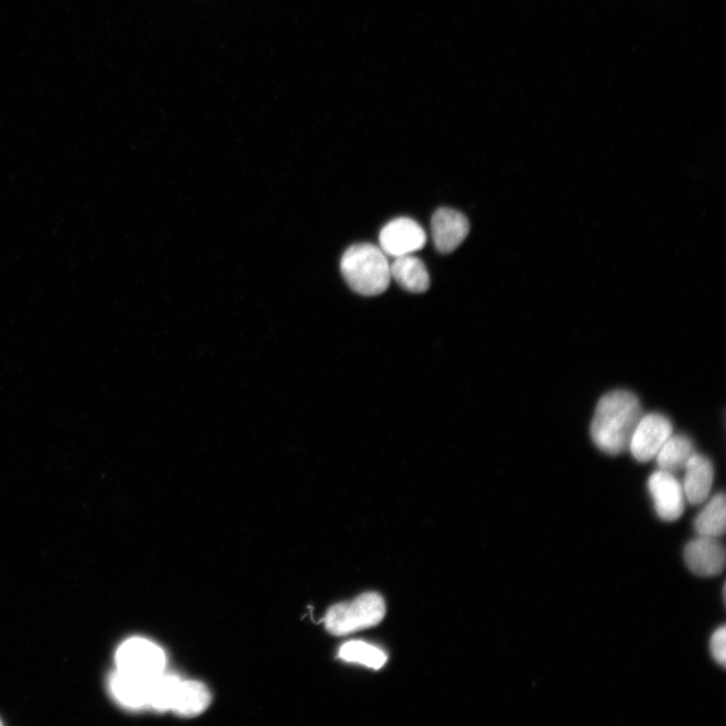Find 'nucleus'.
<instances>
[{
    "mask_svg": "<svg viewBox=\"0 0 726 726\" xmlns=\"http://www.w3.org/2000/svg\"><path fill=\"white\" fill-rule=\"evenodd\" d=\"M683 492L689 504L697 506L704 503L711 492L714 469L711 461L695 453L685 466Z\"/></svg>",
    "mask_w": 726,
    "mask_h": 726,
    "instance_id": "nucleus-10",
    "label": "nucleus"
},
{
    "mask_svg": "<svg viewBox=\"0 0 726 726\" xmlns=\"http://www.w3.org/2000/svg\"><path fill=\"white\" fill-rule=\"evenodd\" d=\"M710 651L713 659L721 666L726 665V629L716 630L710 640Z\"/></svg>",
    "mask_w": 726,
    "mask_h": 726,
    "instance_id": "nucleus-18",
    "label": "nucleus"
},
{
    "mask_svg": "<svg viewBox=\"0 0 726 726\" xmlns=\"http://www.w3.org/2000/svg\"><path fill=\"white\" fill-rule=\"evenodd\" d=\"M643 417L637 396L619 390L603 396L592 419L590 434L604 453L619 455L629 449L633 433Z\"/></svg>",
    "mask_w": 726,
    "mask_h": 726,
    "instance_id": "nucleus-1",
    "label": "nucleus"
},
{
    "mask_svg": "<svg viewBox=\"0 0 726 726\" xmlns=\"http://www.w3.org/2000/svg\"><path fill=\"white\" fill-rule=\"evenodd\" d=\"M181 680L170 674H160L152 681L150 704L157 711L172 710Z\"/></svg>",
    "mask_w": 726,
    "mask_h": 726,
    "instance_id": "nucleus-17",
    "label": "nucleus"
},
{
    "mask_svg": "<svg viewBox=\"0 0 726 726\" xmlns=\"http://www.w3.org/2000/svg\"><path fill=\"white\" fill-rule=\"evenodd\" d=\"M341 273L355 293L368 297L383 294L392 279L386 254L370 244L349 248L341 260Z\"/></svg>",
    "mask_w": 726,
    "mask_h": 726,
    "instance_id": "nucleus-2",
    "label": "nucleus"
},
{
    "mask_svg": "<svg viewBox=\"0 0 726 726\" xmlns=\"http://www.w3.org/2000/svg\"><path fill=\"white\" fill-rule=\"evenodd\" d=\"M648 489L662 520L674 522L683 515L685 496L682 484L673 473L661 469L654 472L649 478Z\"/></svg>",
    "mask_w": 726,
    "mask_h": 726,
    "instance_id": "nucleus-7",
    "label": "nucleus"
},
{
    "mask_svg": "<svg viewBox=\"0 0 726 726\" xmlns=\"http://www.w3.org/2000/svg\"><path fill=\"white\" fill-rule=\"evenodd\" d=\"M386 615L384 598L376 592L359 595L350 602L333 605L324 623L333 636H346L379 625Z\"/></svg>",
    "mask_w": 726,
    "mask_h": 726,
    "instance_id": "nucleus-3",
    "label": "nucleus"
},
{
    "mask_svg": "<svg viewBox=\"0 0 726 726\" xmlns=\"http://www.w3.org/2000/svg\"><path fill=\"white\" fill-rule=\"evenodd\" d=\"M211 703V694L199 681H181L172 710L182 717L202 714Z\"/></svg>",
    "mask_w": 726,
    "mask_h": 726,
    "instance_id": "nucleus-13",
    "label": "nucleus"
},
{
    "mask_svg": "<svg viewBox=\"0 0 726 726\" xmlns=\"http://www.w3.org/2000/svg\"><path fill=\"white\" fill-rule=\"evenodd\" d=\"M691 440L684 435H671L656 455L661 470L675 473L685 468L695 454Z\"/></svg>",
    "mask_w": 726,
    "mask_h": 726,
    "instance_id": "nucleus-14",
    "label": "nucleus"
},
{
    "mask_svg": "<svg viewBox=\"0 0 726 726\" xmlns=\"http://www.w3.org/2000/svg\"><path fill=\"white\" fill-rule=\"evenodd\" d=\"M725 550L717 538L698 536L689 542L684 558L689 570L701 577H713L725 567Z\"/></svg>",
    "mask_w": 726,
    "mask_h": 726,
    "instance_id": "nucleus-9",
    "label": "nucleus"
},
{
    "mask_svg": "<svg viewBox=\"0 0 726 726\" xmlns=\"http://www.w3.org/2000/svg\"><path fill=\"white\" fill-rule=\"evenodd\" d=\"M427 241L423 227L413 219L398 218L381 231V250L388 256L399 258L422 250Z\"/></svg>",
    "mask_w": 726,
    "mask_h": 726,
    "instance_id": "nucleus-5",
    "label": "nucleus"
},
{
    "mask_svg": "<svg viewBox=\"0 0 726 726\" xmlns=\"http://www.w3.org/2000/svg\"><path fill=\"white\" fill-rule=\"evenodd\" d=\"M153 679L118 670L112 676L110 686L120 703L138 709L149 706Z\"/></svg>",
    "mask_w": 726,
    "mask_h": 726,
    "instance_id": "nucleus-11",
    "label": "nucleus"
},
{
    "mask_svg": "<svg viewBox=\"0 0 726 726\" xmlns=\"http://www.w3.org/2000/svg\"><path fill=\"white\" fill-rule=\"evenodd\" d=\"M2 724H3L2 721H0V725H2Z\"/></svg>",
    "mask_w": 726,
    "mask_h": 726,
    "instance_id": "nucleus-19",
    "label": "nucleus"
},
{
    "mask_svg": "<svg viewBox=\"0 0 726 726\" xmlns=\"http://www.w3.org/2000/svg\"><path fill=\"white\" fill-rule=\"evenodd\" d=\"M672 432V423L665 416H643L633 433L629 449L639 462H649L656 457Z\"/></svg>",
    "mask_w": 726,
    "mask_h": 726,
    "instance_id": "nucleus-6",
    "label": "nucleus"
},
{
    "mask_svg": "<svg viewBox=\"0 0 726 726\" xmlns=\"http://www.w3.org/2000/svg\"><path fill=\"white\" fill-rule=\"evenodd\" d=\"M694 527L699 536L719 538L726 528V501L723 494L714 496L697 516Z\"/></svg>",
    "mask_w": 726,
    "mask_h": 726,
    "instance_id": "nucleus-15",
    "label": "nucleus"
},
{
    "mask_svg": "<svg viewBox=\"0 0 726 726\" xmlns=\"http://www.w3.org/2000/svg\"><path fill=\"white\" fill-rule=\"evenodd\" d=\"M391 277L406 291L420 294L430 288V276L424 263L412 255L396 258Z\"/></svg>",
    "mask_w": 726,
    "mask_h": 726,
    "instance_id": "nucleus-12",
    "label": "nucleus"
},
{
    "mask_svg": "<svg viewBox=\"0 0 726 726\" xmlns=\"http://www.w3.org/2000/svg\"><path fill=\"white\" fill-rule=\"evenodd\" d=\"M116 663L120 671L153 679L163 673L166 656L153 642L135 638L120 646Z\"/></svg>",
    "mask_w": 726,
    "mask_h": 726,
    "instance_id": "nucleus-4",
    "label": "nucleus"
},
{
    "mask_svg": "<svg viewBox=\"0 0 726 726\" xmlns=\"http://www.w3.org/2000/svg\"><path fill=\"white\" fill-rule=\"evenodd\" d=\"M339 658L346 662L357 663L376 670L381 669L388 659L384 651L362 641H352L344 644L339 650Z\"/></svg>",
    "mask_w": 726,
    "mask_h": 726,
    "instance_id": "nucleus-16",
    "label": "nucleus"
},
{
    "mask_svg": "<svg viewBox=\"0 0 726 726\" xmlns=\"http://www.w3.org/2000/svg\"><path fill=\"white\" fill-rule=\"evenodd\" d=\"M434 246L441 254L454 252L467 237L470 225L464 214L450 208L438 209L431 221Z\"/></svg>",
    "mask_w": 726,
    "mask_h": 726,
    "instance_id": "nucleus-8",
    "label": "nucleus"
}]
</instances>
